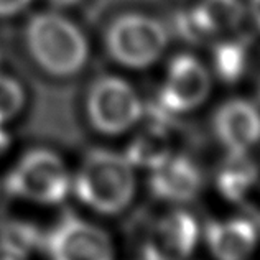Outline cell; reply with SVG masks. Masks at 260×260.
<instances>
[{"mask_svg":"<svg viewBox=\"0 0 260 260\" xmlns=\"http://www.w3.org/2000/svg\"><path fill=\"white\" fill-rule=\"evenodd\" d=\"M257 222H258V224H260V219H258V221H257Z\"/></svg>","mask_w":260,"mask_h":260,"instance_id":"24","label":"cell"},{"mask_svg":"<svg viewBox=\"0 0 260 260\" xmlns=\"http://www.w3.org/2000/svg\"><path fill=\"white\" fill-rule=\"evenodd\" d=\"M143 102L128 81L119 76H101L89 87L86 114L98 134L117 137L137 125L143 117Z\"/></svg>","mask_w":260,"mask_h":260,"instance_id":"5","label":"cell"},{"mask_svg":"<svg viewBox=\"0 0 260 260\" xmlns=\"http://www.w3.org/2000/svg\"><path fill=\"white\" fill-rule=\"evenodd\" d=\"M258 165L245 153L228 152L216 172V186L225 200L241 203L258 183Z\"/></svg>","mask_w":260,"mask_h":260,"instance_id":"13","label":"cell"},{"mask_svg":"<svg viewBox=\"0 0 260 260\" xmlns=\"http://www.w3.org/2000/svg\"><path fill=\"white\" fill-rule=\"evenodd\" d=\"M48 4H51L54 9H70V7L78 5L81 0H46Z\"/></svg>","mask_w":260,"mask_h":260,"instance_id":"20","label":"cell"},{"mask_svg":"<svg viewBox=\"0 0 260 260\" xmlns=\"http://www.w3.org/2000/svg\"><path fill=\"white\" fill-rule=\"evenodd\" d=\"M43 237L30 222H4L0 225V260H28L37 249H43Z\"/></svg>","mask_w":260,"mask_h":260,"instance_id":"14","label":"cell"},{"mask_svg":"<svg viewBox=\"0 0 260 260\" xmlns=\"http://www.w3.org/2000/svg\"><path fill=\"white\" fill-rule=\"evenodd\" d=\"M250 17L260 28V0H250Z\"/></svg>","mask_w":260,"mask_h":260,"instance_id":"21","label":"cell"},{"mask_svg":"<svg viewBox=\"0 0 260 260\" xmlns=\"http://www.w3.org/2000/svg\"><path fill=\"white\" fill-rule=\"evenodd\" d=\"M150 172L148 188L156 200L165 203H188L200 194L204 184L200 165L183 153H175Z\"/></svg>","mask_w":260,"mask_h":260,"instance_id":"10","label":"cell"},{"mask_svg":"<svg viewBox=\"0 0 260 260\" xmlns=\"http://www.w3.org/2000/svg\"><path fill=\"white\" fill-rule=\"evenodd\" d=\"M242 15L239 0H203L193 10V23L198 31L213 35L236 28Z\"/></svg>","mask_w":260,"mask_h":260,"instance_id":"15","label":"cell"},{"mask_svg":"<svg viewBox=\"0 0 260 260\" xmlns=\"http://www.w3.org/2000/svg\"><path fill=\"white\" fill-rule=\"evenodd\" d=\"M26 92L18 79L0 73V125H5L22 112Z\"/></svg>","mask_w":260,"mask_h":260,"instance_id":"16","label":"cell"},{"mask_svg":"<svg viewBox=\"0 0 260 260\" xmlns=\"http://www.w3.org/2000/svg\"><path fill=\"white\" fill-rule=\"evenodd\" d=\"M152 119V124L135 135L124 153L134 167L153 170L176 153L172 122L158 119V115Z\"/></svg>","mask_w":260,"mask_h":260,"instance_id":"12","label":"cell"},{"mask_svg":"<svg viewBox=\"0 0 260 260\" xmlns=\"http://www.w3.org/2000/svg\"><path fill=\"white\" fill-rule=\"evenodd\" d=\"M213 79L209 68L193 54H176L167 66L160 87V109L167 114H188L208 101Z\"/></svg>","mask_w":260,"mask_h":260,"instance_id":"8","label":"cell"},{"mask_svg":"<svg viewBox=\"0 0 260 260\" xmlns=\"http://www.w3.org/2000/svg\"><path fill=\"white\" fill-rule=\"evenodd\" d=\"M71 186L73 176L66 163L48 148H33L23 153L4 180L9 196L42 206L63 203Z\"/></svg>","mask_w":260,"mask_h":260,"instance_id":"3","label":"cell"},{"mask_svg":"<svg viewBox=\"0 0 260 260\" xmlns=\"http://www.w3.org/2000/svg\"><path fill=\"white\" fill-rule=\"evenodd\" d=\"M43 250L50 260H114L111 236L73 214H66L45 234Z\"/></svg>","mask_w":260,"mask_h":260,"instance_id":"6","label":"cell"},{"mask_svg":"<svg viewBox=\"0 0 260 260\" xmlns=\"http://www.w3.org/2000/svg\"><path fill=\"white\" fill-rule=\"evenodd\" d=\"M10 135L5 130V125H0V153H4L10 147Z\"/></svg>","mask_w":260,"mask_h":260,"instance_id":"19","label":"cell"},{"mask_svg":"<svg viewBox=\"0 0 260 260\" xmlns=\"http://www.w3.org/2000/svg\"><path fill=\"white\" fill-rule=\"evenodd\" d=\"M258 94H260V83H258Z\"/></svg>","mask_w":260,"mask_h":260,"instance_id":"22","label":"cell"},{"mask_svg":"<svg viewBox=\"0 0 260 260\" xmlns=\"http://www.w3.org/2000/svg\"><path fill=\"white\" fill-rule=\"evenodd\" d=\"M200 241V224L184 209H172L147 224L140 239L142 260H188Z\"/></svg>","mask_w":260,"mask_h":260,"instance_id":"7","label":"cell"},{"mask_svg":"<svg viewBox=\"0 0 260 260\" xmlns=\"http://www.w3.org/2000/svg\"><path fill=\"white\" fill-rule=\"evenodd\" d=\"M258 181H260V173H258Z\"/></svg>","mask_w":260,"mask_h":260,"instance_id":"23","label":"cell"},{"mask_svg":"<svg viewBox=\"0 0 260 260\" xmlns=\"http://www.w3.org/2000/svg\"><path fill=\"white\" fill-rule=\"evenodd\" d=\"M71 191L86 208L104 216L125 211L137 191L135 167L124 153L107 148L87 152L73 176Z\"/></svg>","mask_w":260,"mask_h":260,"instance_id":"1","label":"cell"},{"mask_svg":"<svg viewBox=\"0 0 260 260\" xmlns=\"http://www.w3.org/2000/svg\"><path fill=\"white\" fill-rule=\"evenodd\" d=\"M168 42L165 23L142 12L122 13L106 33V46L111 58L130 70H145L155 64L167 51Z\"/></svg>","mask_w":260,"mask_h":260,"instance_id":"4","label":"cell"},{"mask_svg":"<svg viewBox=\"0 0 260 260\" xmlns=\"http://www.w3.org/2000/svg\"><path fill=\"white\" fill-rule=\"evenodd\" d=\"M204 241L214 260H249L258 244V222L250 217L209 221Z\"/></svg>","mask_w":260,"mask_h":260,"instance_id":"11","label":"cell"},{"mask_svg":"<svg viewBox=\"0 0 260 260\" xmlns=\"http://www.w3.org/2000/svg\"><path fill=\"white\" fill-rule=\"evenodd\" d=\"M30 56L38 68L54 78H70L84 70L89 42L84 31L58 12L33 15L25 30Z\"/></svg>","mask_w":260,"mask_h":260,"instance_id":"2","label":"cell"},{"mask_svg":"<svg viewBox=\"0 0 260 260\" xmlns=\"http://www.w3.org/2000/svg\"><path fill=\"white\" fill-rule=\"evenodd\" d=\"M245 66L244 53L237 46H222L217 51L216 58V71L225 81H236L242 74Z\"/></svg>","mask_w":260,"mask_h":260,"instance_id":"17","label":"cell"},{"mask_svg":"<svg viewBox=\"0 0 260 260\" xmlns=\"http://www.w3.org/2000/svg\"><path fill=\"white\" fill-rule=\"evenodd\" d=\"M213 130L228 152H249L260 142V109L242 98L225 101L214 112Z\"/></svg>","mask_w":260,"mask_h":260,"instance_id":"9","label":"cell"},{"mask_svg":"<svg viewBox=\"0 0 260 260\" xmlns=\"http://www.w3.org/2000/svg\"><path fill=\"white\" fill-rule=\"evenodd\" d=\"M33 4V0H0V18H10L22 13Z\"/></svg>","mask_w":260,"mask_h":260,"instance_id":"18","label":"cell"}]
</instances>
